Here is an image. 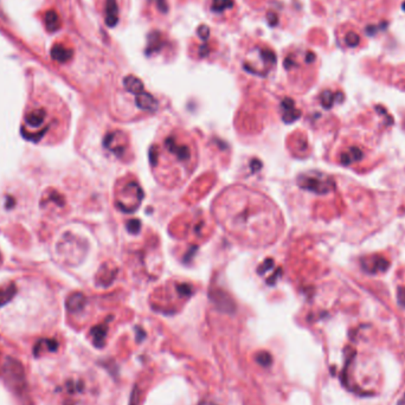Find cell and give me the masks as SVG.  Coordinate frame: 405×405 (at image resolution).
Segmentation results:
<instances>
[{
	"label": "cell",
	"instance_id": "obj_1",
	"mask_svg": "<svg viewBox=\"0 0 405 405\" xmlns=\"http://www.w3.org/2000/svg\"><path fill=\"white\" fill-rule=\"evenodd\" d=\"M277 62L276 54L268 45L256 44L248 50L244 60V69L251 74L266 76L275 67Z\"/></svg>",
	"mask_w": 405,
	"mask_h": 405
},
{
	"label": "cell",
	"instance_id": "obj_20",
	"mask_svg": "<svg viewBox=\"0 0 405 405\" xmlns=\"http://www.w3.org/2000/svg\"><path fill=\"white\" fill-rule=\"evenodd\" d=\"M345 41L348 47L355 48L359 44V42H360V38H359V36L357 34H354V32H348V34L346 35Z\"/></svg>",
	"mask_w": 405,
	"mask_h": 405
},
{
	"label": "cell",
	"instance_id": "obj_21",
	"mask_svg": "<svg viewBox=\"0 0 405 405\" xmlns=\"http://www.w3.org/2000/svg\"><path fill=\"white\" fill-rule=\"evenodd\" d=\"M139 400H140V390L136 385H134L133 391H132V393H130V397H129L128 405H139Z\"/></svg>",
	"mask_w": 405,
	"mask_h": 405
},
{
	"label": "cell",
	"instance_id": "obj_15",
	"mask_svg": "<svg viewBox=\"0 0 405 405\" xmlns=\"http://www.w3.org/2000/svg\"><path fill=\"white\" fill-rule=\"evenodd\" d=\"M235 8L234 0H212L211 11L217 15H224L228 11H231Z\"/></svg>",
	"mask_w": 405,
	"mask_h": 405
},
{
	"label": "cell",
	"instance_id": "obj_13",
	"mask_svg": "<svg viewBox=\"0 0 405 405\" xmlns=\"http://www.w3.org/2000/svg\"><path fill=\"white\" fill-rule=\"evenodd\" d=\"M44 24H45V28H47L48 31H50V32L57 31L58 29L61 28V24H62L58 13L56 11H54V10L48 11L44 16Z\"/></svg>",
	"mask_w": 405,
	"mask_h": 405
},
{
	"label": "cell",
	"instance_id": "obj_24",
	"mask_svg": "<svg viewBox=\"0 0 405 405\" xmlns=\"http://www.w3.org/2000/svg\"><path fill=\"white\" fill-rule=\"evenodd\" d=\"M139 228H140L139 221H130L128 223V229L130 233H138Z\"/></svg>",
	"mask_w": 405,
	"mask_h": 405
},
{
	"label": "cell",
	"instance_id": "obj_25",
	"mask_svg": "<svg viewBox=\"0 0 405 405\" xmlns=\"http://www.w3.org/2000/svg\"><path fill=\"white\" fill-rule=\"evenodd\" d=\"M145 336H146L145 331H143L142 328L136 327V340H138V342H141L143 339H145Z\"/></svg>",
	"mask_w": 405,
	"mask_h": 405
},
{
	"label": "cell",
	"instance_id": "obj_6",
	"mask_svg": "<svg viewBox=\"0 0 405 405\" xmlns=\"http://www.w3.org/2000/svg\"><path fill=\"white\" fill-rule=\"evenodd\" d=\"M58 341L56 339H39L34 347V355L36 358L42 357L45 353L56 352L58 349Z\"/></svg>",
	"mask_w": 405,
	"mask_h": 405
},
{
	"label": "cell",
	"instance_id": "obj_18",
	"mask_svg": "<svg viewBox=\"0 0 405 405\" xmlns=\"http://www.w3.org/2000/svg\"><path fill=\"white\" fill-rule=\"evenodd\" d=\"M255 360L262 367L268 368L273 365V355L267 351H260L255 355Z\"/></svg>",
	"mask_w": 405,
	"mask_h": 405
},
{
	"label": "cell",
	"instance_id": "obj_7",
	"mask_svg": "<svg viewBox=\"0 0 405 405\" xmlns=\"http://www.w3.org/2000/svg\"><path fill=\"white\" fill-rule=\"evenodd\" d=\"M51 57L60 64L68 63L74 57V50L62 44H55L51 49Z\"/></svg>",
	"mask_w": 405,
	"mask_h": 405
},
{
	"label": "cell",
	"instance_id": "obj_23",
	"mask_svg": "<svg viewBox=\"0 0 405 405\" xmlns=\"http://www.w3.org/2000/svg\"><path fill=\"white\" fill-rule=\"evenodd\" d=\"M268 23L272 26H276L279 23V16L274 12H269L268 13Z\"/></svg>",
	"mask_w": 405,
	"mask_h": 405
},
{
	"label": "cell",
	"instance_id": "obj_3",
	"mask_svg": "<svg viewBox=\"0 0 405 405\" xmlns=\"http://www.w3.org/2000/svg\"><path fill=\"white\" fill-rule=\"evenodd\" d=\"M298 182L305 190L316 192V193H327L333 188L332 179L322 173H305L300 175Z\"/></svg>",
	"mask_w": 405,
	"mask_h": 405
},
{
	"label": "cell",
	"instance_id": "obj_2",
	"mask_svg": "<svg viewBox=\"0 0 405 405\" xmlns=\"http://www.w3.org/2000/svg\"><path fill=\"white\" fill-rule=\"evenodd\" d=\"M2 378L4 379L6 385L11 388L15 393L24 394L28 387L26 383V374L24 366L18 359L12 357L5 358L4 362L2 365Z\"/></svg>",
	"mask_w": 405,
	"mask_h": 405
},
{
	"label": "cell",
	"instance_id": "obj_9",
	"mask_svg": "<svg viewBox=\"0 0 405 405\" xmlns=\"http://www.w3.org/2000/svg\"><path fill=\"white\" fill-rule=\"evenodd\" d=\"M47 117V110L44 108H36L26 114L25 122L30 128H39L44 123Z\"/></svg>",
	"mask_w": 405,
	"mask_h": 405
},
{
	"label": "cell",
	"instance_id": "obj_19",
	"mask_svg": "<svg viewBox=\"0 0 405 405\" xmlns=\"http://www.w3.org/2000/svg\"><path fill=\"white\" fill-rule=\"evenodd\" d=\"M335 94H333L332 91H323L322 95H321V102L323 104V107L325 108H331L333 106V103H334V100H335Z\"/></svg>",
	"mask_w": 405,
	"mask_h": 405
},
{
	"label": "cell",
	"instance_id": "obj_14",
	"mask_svg": "<svg viewBox=\"0 0 405 405\" xmlns=\"http://www.w3.org/2000/svg\"><path fill=\"white\" fill-rule=\"evenodd\" d=\"M123 84H125L126 89L128 90L129 93L134 94V95H136V94L141 93V91L145 90L141 80H139L138 77L133 76V75H128V76L125 77V80H123Z\"/></svg>",
	"mask_w": 405,
	"mask_h": 405
},
{
	"label": "cell",
	"instance_id": "obj_10",
	"mask_svg": "<svg viewBox=\"0 0 405 405\" xmlns=\"http://www.w3.org/2000/svg\"><path fill=\"white\" fill-rule=\"evenodd\" d=\"M87 305V298L82 293H74L67 299L65 306L70 313H80Z\"/></svg>",
	"mask_w": 405,
	"mask_h": 405
},
{
	"label": "cell",
	"instance_id": "obj_27",
	"mask_svg": "<svg viewBox=\"0 0 405 405\" xmlns=\"http://www.w3.org/2000/svg\"><path fill=\"white\" fill-rule=\"evenodd\" d=\"M404 404H405V393H404V397L399 400V403H398V405H404Z\"/></svg>",
	"mask_w": 405,
	"mask_h": 405
},
{
	"label": "cell",
	"instance_id": "obj_4",
	"mask_svg": "<svg viewBox=\"0 0 405 405\" xmlns=\"http://www.w3.org/2000/svg\"><path fill=\"white\" fill-rule=\"evenodd\" d=\"M104 146L107 147L109 151H112L115 153L116 155H123L126 151V141H125V135L122 136V133L121 132H114L108 134L104 139Z\"/></svg>",
	"mask_w": 405,
	"mask_h": 405
},
{
	"label": "cell",
	"instance_id": "obj_5",
	"mask_svg": "<svg viewBox=\"0 0 405 405\" xmlns=\"http://www.w3.org/2000/svg\"><path fill=\"white\" fill-rule=\"evenodd\" d=\"M104 23L108 28H115L119 23L120 8L117 0H106L104 2Z\"/></svg>",
	"mask_w": 405,
	"mask_h": 405
},
{
	"label": "cell",
	"instance_id": "obj_11",
	"mask_svg": "<svg viewBox=\"0 0 405 405\" xmlns=\"http://www.w3.org/2000/svg\"><path fill=\"white\" fill-rule=\"evenodd\" d=\"M108 333V323H101L90 329V335L93 338V344L97 348H102L106 345V338Z\"/></svg>",
	"mask_w": 405,
	"mask_h": 405
},
{
	"label": "cell",
	"instance_id": "obj_22",
	"mask_svg": "<svg viewBox=\"0 0 405 405\" xmlns=\"http://www.w3.org/2000/svg\"><path fill=\"white\" fill-rule=\"evenodd\" d=\"M198 36L199 38H200V41H208L209 37H210V29H209V26L207 25L199 26Z\"/></svg>",
	"mask_w": 405,
	"mask_h": 405
},
{
	"label": "cell",
	"instance_id": "obj_8",
	"mask_svg": "<svg viewBox=\"0 0 405 405\" xmlns=\"http://www.w3.org/2000/svg\"><path fill=\"white\" fill-rule=\"evenodd\" d=\"M135 102L136 106H138L140 109L147 110V112H154L156 108H158V102H156V100L151 95V94L147 93L145 90L136 94Z\"/></svg>",
	"mask_w": 405,
	"mask_h": 405
},
{
	"label": "cell",
	"instance_id": "obj_26",
	"mask_svg": "<svg viewBox=\"0 0 405 405\" xmlns=\"http://www.w3.org/2000/svg\"><path fill=\"white\" fill-rule=\"evenodd\" d=\"M198 405H216L215 403H212L210 400H204V401H200Z\"/></svg>",
	"mask_w": 405,
	"mask_h": 405
},
{
	"label": "cell",
	"instance_id": "obj_17",
	"mask_svg": "<svg viewBox=\"0 0 405 405\" xmlns=\"http://www.w3.org/2000/svg\"><path fill=\"white\" fill-rule=\"evenodd\" d=\"M362 153L359 148H355V147H352V148L348 149L347 153L342 154L341 156V162L344 165L352 164V162L358 161L359 159H361Z\"/></svg>",
	"mask_w": 405,
	"mask_h": 405
},
{
	"label": "cell",
	"instance_id": "obj_12",
	"mask_svg": "<svg viewBox=\"0 0 405 405\" xmlns=\"http://www.w3.org/2000/svg\"><path fill=\"white\" fill-rule=\"evenodd\" d=\"M17 294V287L13 282H10L8 285L0 287V308L11 301Z\"/></svg>",
	"mask_w": 405,
	"mask_h": 405
},
{
	"label": "cell",
	"instance_id": "obj_16",
	"mask_svg": "<svg viewBox=\"0 0 405 405\" xmlns=\"http://www.w3.org/2000/svg\"><path fill=\"white\" fill-rule=\"evenodd\" d=\"M283 110H285V120L287 122H292L300 116V112L294 107V102L292 100H286L282 104Z\"/></svg>",
	"mask_w": 405,
	"mask_h": 405
},
{
	"label": "cell",
	"instance_id": "obj_28",
	"mask_svg": "<svg viewBox=\"0 0 405 405\" xmlns=\"http://www.w3.org/2000/svg\"><path fill=\"white\" fill-rule=\"evenodd\" d=\"M64 405H74V404L73 403H65Z\"/></svg>",
	"mask_w": 405,
	"mask_h": 405
}]
</instances>
